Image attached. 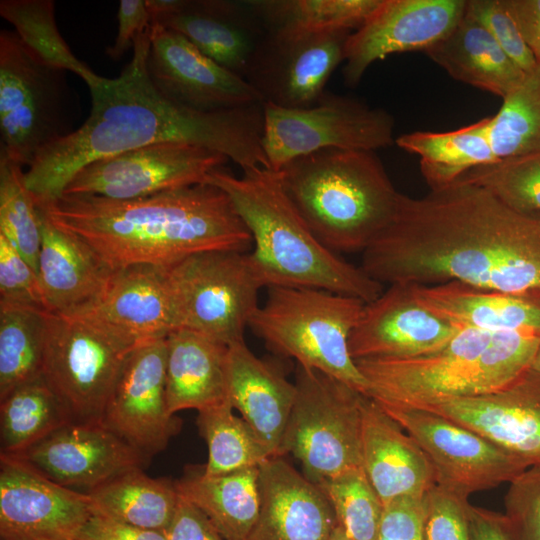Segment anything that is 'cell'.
<instances>
[{
  "label": "cell",
  "mask_w": 540,
  "mask_h": 540,
  "mask_svg": "<svg viewBox=\"0 0 540 540\" xmlns=\"http://www.w3.org/2000/svg\"><path fill=\"white\" fill-rule=\"evenodd\" d=\"M0 234L37 272L40 213L26 186L23 166L3 156H0Z\"/></svg>",
  "instance_id": "obj_41"
},
{
  "label": "cell",
  "mask_w": 540,
  "mask_h": 540,
  "mask_svg": "<svg viewBox=\"0 0 540 540\" xmlns=\"http://www.w3.org/2000/svg\"><path fill=\"white\" fill-rule=\"evenodd\" d=\"M531 369L540 375V348L533 360Z\"/></svg>",
  "instance_id": "obj_55"
},
{
  "label": "cell",
  "mask_w": 540,
  "mask_h": 540,
  "mask_svg": "<svg viewBox=\"0 0 540 540\" xmlns=\"http://www.w3.org/2000/svg\"><path fill=\"white\" fill-rule=\"evenodd\" d=\"M86 494L94 514L158 531L169 527L180 499L175 481L152 478L142 468L120 473Z\"/></svg>",
  "instance_id": "obj_34"
},
{
  "label": "cell",
  "mask_w": 540,
  "mask_h": 540,
  "mask_svg": "<svg viewBox=\"0 0 540 540\" xmlns=\"http://www.w3.org/2000/svg\"><path fill=\"white\" fill-rule=\"evenodd\" d=\"M260 508L247 540H329L335 512L320 488L281 456L259 466Z\"/></svg>",
  "instance_id": "obj_25"
},
{
  "label": "cell",
  "mask_w": 540,
  "mask_h": 540,
  "mask_svg": "<svg viewBox=\"0 0 540 540\" xmlns=\"http://www.w3.org/2000/svg\"><path fill=\"white\" fill-rule=\"evenodd\" d=\"M417 300L458 328L540 334V302L451 281L413 285Z\"/></svg>",
  "instance_id": "obj_29"
},
{
  "label": "cell",
  "mask_w": 540,
  "mask_h": 540,
  "mask_svg": "<svg viewBox=\"0 0 540 540\" xmlns=\"http://www.w3.org/2000/svg\"><path fill=\"white\" fill-rule=\"evenodd\" d=\"M296 397L279 456L290 453L318 485L363 469L362 401L366 394L318 370L297 364Z\"/></svg>",
  "instance_id": "obj_8"
},
{
  "label": "cell",
  "mask_w": 540,
  "mask_h": 540,
  "mask_svg": "<svg viewBox=\"0 0 540 540\" xmlns=\"http://www.w3.org/2000/svg\"><path fill=\"white\" fill-rule=\"evenodd\" d=\"M94 514L86 493L61 486L22 460L0 455L1 540H66Z\"/></svg>",
  "instance_id": "obj_18"
},
{
  "label": "cell",
  "mask_w": 540,
  "mask_h": 540,
  "mask_svg": "<svg viewBox=\"0 0 540 540\" xmlns=\"http://www.w3.org/2000/svg\"><path fill=\"white\" fill-rule=\"evenodd\" d=\"M382 0H248L267 33L354 32Z\"/></svg>",
  "instance_id": "obj_35"
},
{
  "label": "cell",
  "mask_w": 540,
  "mask_h": 540,
  "mask_svg": "<svg viewBox=\"0 0 540 540\" xmlns=\"http://www.w3.org/2000/svg\"><path fill=\"white\" fill-rule=\"evenodd\" d=\"M416 298L412 284H390L366 303L349 338L358 359H407L435 352L460 330Z\"/></svg>",
  "instance_id": "obj_23"
},
{
  "label": "cell",
  "mask_w": 540,
  "mask_h": 540,
  "mask_svg": "<svg viewBox=\"0 0 540 540\" xmlns=\"http://www.w3.org/2000/svg\"><path fill=\"white\" fill-rule=\"evenodd\" d=\"M365 304L322 289L269 287L249 328L275 353L367 394L368 382L349 351L350 335Z\"/></svg>",
  "instance_id": "obj_7"
},
{
  "label": "cell",
  "mask_w": 540,
  "mask_h": 540,
  "mask_svg": "<svg viewBox=\"0 0 540 540\" xmlns=\"http://www.w3.org/2000/svg\"><path fill=\"white\" fill-rule=\"evenodd\" d=\"M37 208L111 272L133 265L168 268L198 252L252 247L231 199L210 183L130 200L62 195Z\"/></svg>",
  "instance_id": "obj_3"
},
{
  "label": "cell",
  "mask_w": 540,
  "mask_h": 540,
  "mask_svg": "<svg viewBox=\"0 0 540 540\" xmlns=\"http://www.w3.org/2000/svg\"><path fill=\"white\" fill-rule=\"evenodd\" d=\"M363 470L383 505L428 493L434 470L417 442L371 397L362 401Z\"/></svg>",
  "instance_id": "obj_26"
},
{
  "label": "cell",
  "mask_w": 540,
  "mask_h": 540,
  "mask_svg": "<svg viewBox=\"0 0 540 540\" xmlns=\"http://www.w3.org/2000/svg\"><path fill=\"white\" fill-rule=\"evenodd\" d=\"M427 493L397 498L384 505L376 540H426Z\"/></svg>",
  "instance_id": "obj_48"
},
{
  "label": "cell",
  "mask_w": 540,
  "mask_h": 540,
  "mask_svg": "<svg viewBox=\"0 0 540 540\" xmlns=\"http://www.w3.org/2000/svg\"><path fill=\"white\" fill-rule=\"evenodd\" d=\"M361 268L381 284L455 281L540 302V216L461 181L419 198L400 194Z\"/></svg>",
  "instance_id": "obj_1"
},
{
  "label": "cell",
  "mask_w": 540,
  "mask_h": 540,
  "mask_svg": "<svg viewBox=\"0 0 540 540\" xmlns=\"http://www.w3.org/2000/svg\"><path fill=\"white\" fill-rule=\"evenodd\" d=\"M248 252L208 250L165 268L177 329L199 333L227 347L245 341L262 287Z\"/></svg>",
  "instance_id": "obj_9"
},
{
  "label": "cell",
  "mask_w": 540,
  "mask_h": 540,
  "mask_svg": "<svg viewBox=\"0 0 540 540\" xmlns=\"http://www.w3.org/2000/svg\"><path fill=\"white\" fill-rule=\"evenodd\" d=\"M152 22L245 79L266 30L248 1L145 0Z\"/></svg>",
  "instance_id": "obj_21"
},
{
  "label": "cell",
  "mask_w": 540,
  "mask_h": 540,
  "mask_svg": "<svg viewBox=\"0 0 540 540\" xmlns=\"http://www.w3.org/2000/svg\"><path fill=\"white\" fill-rule=\"evenodd\" d=\"M39 210V209H38ZM41 246L37 274L47 311L70 314L96 299L112 272L75 236L39 210Z\"/></svg>",
  "instance_id": "obj_28"
},
{
  "label": "cell",
  "mask_w": 540,
  "mask_h": 540,
  "mask_svg": "<svg viewBox=\"0 0 540 540\" xmlns=\"http://www.w3.org/2000/svg\"><path fill=\"white\" fill-rule=\"evenodd\" d=\"M424 52L454 79L502 99L525 76V72L466 10L453 30Z\"/></svg>",
  "instance_id": "obj_31"
},
{
  "label": "cell",
  "mask_w": 540,
  "mask_h": 540,
  "mask_svg": "<svg viewBox=\"0 0 540 540\" xmlns=\"http://www.w3.org/2000/svg\"><path fill=\"white\" fill-rule=\"evenodd\" d=\"M66 540H76V539H74V538H70V539H66Z\"/></svg>",
  "instance_id": "obj_56"
},
{
  "label": "cell",
  "mask_w": 540,
  "mask_h": 540,
  "mask_svg": "<svg viewBox=\"0 0 540 540\" xmlns=\"http://www.w3.org/2000/svg\"><path fill=\"white\" fill-rule=\"evenodd\" d=\"M228 400L273 457L279 451L296 397L295 383L257 357L245 341L228 347Z\"/></svg>",
  "instance_id": "obj_27"
},
{
  "label": "cell",
  "mask_w": 540,
  "mask_h": 540,
  "mask_svg": "<svg viewBox=\"0 0 540 540\" xmlns=\"http://www.w3.org/2000/svg\"><path fill=\"white\" fill-rule=\"evenodd\" d=\"M166 400L175 415L185 409L206 408L228 400V347L188 329L166 337Z\"/></svg>",
  "instance_id": "obj_30"
},
{
  "label": "cell",
  "mask_w": 540,
  "mask_h": 540,
  "mask_svg": "<svg viewBox=\"0 0 540 540\" xmlns=\"http://www.w3.org/2000/svg\"><path fill=\"white\" fill-rule=\"evenodd\" d=\"M150 30L136 38L132 59L119 76L104 77L89 89L91 111L84 123L43 147L25 171V183L37 207L60 198L85 165L159 142H186L215 150L242 170L271 169L262 148L263 103L203 112L169 100L148 75Z\"/></svg>",
  "instance_id": "obj_2"
},
{
  "label": "cell",
  "mask_w": 540,
  "mask_h": 540,
  "mask_svg": "<svg viewBox=\"0 0 540 540\" xmlns=\"http://www.w3.org/2000/svg\"><path fill=\"white\" fill-rule=\"evenodd\" d=\"M466 4V0H382L346 41L345 84L358 85L371 64L391 54L425 51L453 30Z\"/></svg>",
  "instance_id": "obj_19"
},
{
  "label": "cell",
  "mask_w": 540,
  "mask_h": 540,
  "mask_svg": "<svg viewBox=\"0 0 540 540\" xmlns=\"http://www.w3.org/2000/svg\"><path fill=\"white\" fill-rule=\"evenodd\" d=\"M64 71L42 63L15 31L0 32V156L30 166L63 131Z\"/></svg>",
  "instance_id": "obj_11"
},
{
  "label": "cell",
  "mask_w": 540,
  "mask_h": 540,
  "mask_svg": "<svg viewBox=\"0 0 540 540\" xmlns=\"http://www.w3.org/2000/svg\"><path fill=\"white\" fill-rule=\"evenodd\" d=\"M456 181L480 186L511 209L540 216V152L499 159Z\"/></svg>",
  "instance_id": "obj_42"
},
{
  "label": "cell",
  "mask_w": 540,
  "mask_h": 540,
  "mask_svg": "<svg viewBox=\"0 0 540 540\" xmlns=\"http://www.w3.org/2000/svg\"><path fill=\"white\" fill-rule=\"evenodd\" d=\"M66 315L88 323L129 349L167 337L177 329L165 268L152 265L113 271L96 299Z\"/></svg>",
  "instance_id": "obj_20"
},
{
  "label": "cell",
  "mask_w": 540,
  "mask_h": 540,
  "mask_svg": "<svg viewBox=\"0 0 540 540\" xmlns=\"http://www.w3.org/2000/svg\"><path fill=\"white\" fill-rule=\"evenodd\" d=\"M350 31L267 33L245 80L263 102L296 109L313 106L341 62Z\"/></svg>",
  "instance_id": "obj_15"
},
{
  "label": "cell",
  "mask_w": 540,
  "mask_h": 540,
  "mask_svg": "<svg viewBox=\"0 0 540 540\" xmlns=\"http://www.w3.org/2000/svg\"><path fill=\"white\" fill-rule=\"evenodd\" d=\"M47 310L0 302V400L42 373Z\"/></svg>",
  "instance_id": "obj_37"
},
{
  "label": "cell",
  "mask_w": 540,
  "mask_h": 540,
  "mask_svg": "<svg viewBox=\"0 0 540 540\" xmlns=\"http://www.w3.org/2000/svg\"><path fill=\"white\" fill-rule=\"evenodd\" d=\"M329 540H352V539L346 534L344 529L337 523Z\"/></svg>",
  "instance_id": "obj_54"
},
{
  "label": "cell",
  "mask_w": 540,
  "mask_h": 540,
  "mask_svg": "<svg viewBox=\"0 0 540 540\" xmlns=\"http://www.w3.org/2000/svg\"><path fill=\"white\" fill-rule=\"evenodd\" d=\"M489 137L498 160L540 152V63L490 116Z\"/></svg>",
  "instance_id": "obj_40"
},
{
  "label": "cell",
  "mask_w": 540,
  "mask_h": 540,
  "mask_svg": "<svg viewBox=\"0 0 540 540\" xmlns=\"http://www.w3.org/2000/svg\"><path fill=\"white\" fill-rule=\"evenodd\" d=\"M76 540H168L164 531L144 529L92 514L73 537Z\"/></svg>",
  "instance_id": "obj_50"
},
{
  "label": "cell",
  "mask_w": 540,
  "mask_h": 540,
  "mask_svg": "<svg viewBox=\"0 0 540 540\" xmlns=\"http://www.w3.org/2000/svg\"><path fill=\"white\" fill-rule=\"evenodd\" d=\"M229 159L186 142H159L95 160L72 177L62 195L130 200L206 183Z\"/></svg>",
  "instance_id": "obj_14"
},
{
  "label": "cell",
  "mask_w": 540,
  "mask_h": 540,
  "mask_svg": "<svg viewBox=\"0 0 540 540\" xmlns=\"http://www.w3.org/2000/svg\"><path fill=\"white\" fill-rule=\"evenodd\" d=\"M375 401V400H374ZM420 446L436 484L461 496L509 483L530 464L474 431L431 411L375 401Z\"/></svg>",
  "instance_id": "obj_13"
},
{
  "label": "cell",
  "mask_w": 540,
  "mask_h": 540,
  "mask_svg": "<svg viewBox=\"0 0 540 540\" xmlns=\"http://www.w3.org/2000/svg\"><path fill=\"white\" fill-rule=\"evenodd\" d=\"M0 15L15 28L23 44L44 64L79 76L90 88L103 76L79 60L61 36L52 0H1Z\"/></svg>",
  "instance_id": "obj_38"
},
{
  "label": "cell",
  "mask_w": 540,
  "mask_h": 540,
  "mask_svg": "<svg viewBox=\"0 0 540 540\" xmlns=\"http://www.w3.org/2000/svg\"><path fill=\"white\" fill-rule=\"evenodd\" d=\"M229 401L198 412L197 426L208 446L206 476L259 467L273 457L252 427L232 412Z\"/></svg>",
  "instance_id": "obj_39"
},
{
  "label": "cell",
  "mask_w": 540,
  "mask_h": 540,
  "mask_svg": "<svg viewBox=\"0 0 540 540\" xmlns=\"http://www.w3.org/2000/svg\"><path fill=\"white\" fill-rule=\"evenodd\" d=\"M467 497L435 484L427 493L426 540H470Z\"/></svg>",
  "instance_id": "obj_46"
},
{
  "label": "cell",
  "mask_w": 540,
  "mask_h": 540,
  "mask_svg": "<svg viewBox=\"0 0 540 540\" xmlns=\"http://www.w3.org/2000/svg\"><path fill=\"white\" fill-rule=\"evenodd\" d=\"M502 514L510 540H540V462L509 483Z\"/></svg>",
  "instance_id": "obj_44"
},
{
  "label": "cell",
  "mask_w": 540,
  "mask_h": 540,
  "mask_svg": "<svg viewBox=\"0 0 540 540\" xmlns=\"http://www.w3.org/2000/svg\"><path fill=\"white\" fill-rule=\"evenodd\" d=\"M237 177L219 168L206 183L222 189L250 232V266L262 287L315 288L375 300L383 284L344 260L313 234L285 192L280 174L264 167Z\"/></svg>",
  "instance_id": "obj_4"
},
{
  "label": "cell",
  "mask_w": 540,
  "mask_h": 540,
  "mask_svg": "<svg viewBox=\"0 0 540 540\" xmlns=\"http://www.w3.org/2000/svg\"><path fill=\"white\" fill-rule=\"evenodd\" d=\"M72 422L42 375L0 400L1 455L16 456Z\"/></svg>",
  "instance_id": "obj_36"
},
{
  "label": "cell",
  "mask_w": 540,
  "mask_h": 540,
  "mask_svg": "<svg viewBox=\"0 0 540 540\" xmlns=\"http://www.w3.org/2000/svg\"><path fill=\"white\" fill-rule=\"evenodd\" d=\"M47 479L85 493L114 476L150 461L102 422H70L19 455Z\"/></svg>",
  "instance_id": "obj_22"
},
{
  "label": "cell",
  "mask_w": 540,
  "mask_h": 540,
  "mask_svg": "<svg viewBox=\"0 0 540 540\" xmlns=\"http://www.w3.org/2000/svg\"><path fill=\"white\" fill-rule=\"evenodd\" d=\"M524 459L540 462V375L531 368L504 388L421 405Z\"/></svg>",
  "instance_id": "obj_24"
},
{
  "label": "cell",
  "mask_w": 540,
  "mask_h": 540,
  "mask_svg": "<svg viewBox=\"0 0 540 540\" xmlns=\"http://www.w3.org/2000/svg\"><path fill=\"white\" fill-rule=\"evenodd\" d=\"M164 532L168 540H225L207 516L181 495L174 518Z\"/></svg>",
  "instance_id": "obj_51"
},
{
  "label": "cell",
  "mask_w": 540,
  "mask_h": 540,
  "mask_svg": "<svg viewBox=\"0 0 540 540\" xmlns=\"http://www.w3.org/2000/svg\"><path fill=\"white\" fill-rule=\"evenodd\" d=\"M175 484L225 540H247L260 508L259 467L219 476L189 468Z\"/></svg>",
  "instance_id": "obj_32"
},
{
  "label": "cell",
  "mask_w": 540,
  "mask_h": 540,
  "mask_svg": "<svg viewBox=\"0 0 540 540\" xmlns=\"http://www.w3.org/2000/svg\"><path fill=\"white\" fill-rule=\"evenodd\" d=\"M490 117L447 132L415 131L395 139L420 157V170L431 190L446 187L469 170L498 161L489 137Z\"/></svg>",
  "instance_id": "obj_33"
},
{
  "label": "cell",
  "mask_w": 540,
  "mask_h": 540,
  "mask_svg": "<svg viewBox=\"0 0 540 540\" xmlns=\"http://www.w3.org/2000/svg\"><path fill=\"white\" fill-rule=\"evenodd\" d=\"M166 366V337L130 350L101 420L149 460L181 428V420L167 406Z\"/></svg>",
  "instance_id": "obj_16"
},
{
  "label": "cell",
  "mask_w": 540,
  "mask_h": 540,
  "mask_svg": "<svg viewBox=\"0 0 540 540\" xmlns=\"http://www.w3.org/2000/svg\"><path fill=\"white\" fill-rule=\"evenodd\" d=\"M277 172L307 226L337 254L363 252L396 214L401 193L374 151L323 149Z\"/></svg>",
  "instance_id": "obj_6"
},
{
  "label": "cell",
  "mask_w": 540,
  "mask_h": 540,
  "mask_svg": "<svg viewBox=\"0 0 540 540\" xmlns=\"http://www.w3.org/2000/svg\"><path fill=\"white\" fill-rule=\"evenodd\" d=\"M147 71L162 95L194 110L214 112L264 103L244 78L210 59L181 34L154 22Z\"/></svg>",
  "instance_id": "obj_17"
},
{
  "label": "cell",
  "mask_w": 540,
  "mask_h": 540,
  "mask_svg": "<svg viewBox=\"0 0 540 540\" xmlns=\"http://www.w3.org/2000/svg\"><path fill=\"white\" fill-rule=\"evenodd\" d=\"M0 302L46 309L37 272L0 234Z\"/></svg>",
  "instance_id": "obj_47"
},
{
  "label": "cell",
  "mask_w": 540,
  "mask_h": 540,
  "mask_svg": "<svg viewBox=\"0 0 540 540\" xmlns=\"http://www.w3.org/2000/svg\"><path fill=\"white\" fill-rule=\"evenodd\" d=\"M466 11L525 73L536 66L537 61L503 0H468Z\"/></svg>",
  "instance_id": "obj_45"
},
{
  "label": "cell",
  "mask_w": 540,
  "mask_h": 540,
  "mask_svg": "<svg viewBox=\"0 0 540 540\" xmlns=\"http://www.w3.org/2000/svg\"><path fill=\"white\" fill-rule=\"evenodd\" d=\"M317 486L329 500L338 524L352 540H376L384 505L363 469Z\"/></svg>",
  "instance_id": "obj_43"
},
{
  "label": "cell",
  "mask_w": 540,
  "mask_h": 540,
  "mask_svg": "<svg viewBox=\"0 0 540 540\" xmlns=\"http://www.w3.org/2000/svg\"><path fill=\"white\" fill-rule=\"evenodd\" d=\"M540 334L461 328L439 350L407 359H358L377 402L418 407L504 388L531 368Z\"/></svg>",
  "instance_id": "obj_5"
},
{
  "label": "cell",
  "mask_w": 540,
  "mask_h": 540,
  "mask_svg": "<svg viewBox=\"0 0 540 540\" xmlns=\"http://www.w3.org/2000/svg\"><path fill=\"white\" fill-rule=\"evenodd\" d=\"M470 540H510L500 513L469 504Z\"/></svg>",
  "instance_id": "obj_53"
},
{
  "label": "cell",
  "mask_w": 540,
  "mask_h": 540,
  "mask_svg": "<svg viewBox=\"0 0 540 540\" xmlns=\"http://www.w3.org/2000/svg\"><path fill=\"white\" fill-rule=\"evenodd\" d=\"M118 28L115 40L106 50L113 60H119L131 47L136 38L152 24L145 0H121L117 12Z\"/></svg>",
  "instance_id": "obj_49"
},
{
  "label": "cell",
  "mask_w": 540,
  "mask_h": 540,
  "mask_svg": "<svg viewBox=\"0 0 540 540\" xmlns=\"http://www.w3.org/2000/svg\"><path fill=\"white\" fill-rule=\"evenodd\" d=\"M130 350L80 319L47 311L41 375L72 422H101Z\"/></svg>",
  "instance_id": "obj_12"
},
{
  "label": "cell",
  "mask_w": 540,
  "mask_h": 540,
  "mask_svg": "<svg viewBox=\"0 0 540 540\" xmlns=\"http://www.w3.org/2000/svg\"><path fill=\"white\" fill-rule=\"evenodd\" d=\"M519 30L540 63V0H503Z\"/></svg>",
  "instance_id": "obj_52"
},
{
  "label": "cell",
  "mask_w": 540,
  "mask_h": 540,
  "mask_svg": "<svg viewBox=\"0 0 540 540\" xmlns=\"http://www.w3.org/2000/svg\"><path fill=\"white\" fill-rule=\"evenodd\" d=\"M394 119L382 108L324 92L308 108L263 103L262 148L270 168L323 149L376 151L394 141Z\"/></svg>",
  "instance_id": "obj_10"
}]
</instances>
